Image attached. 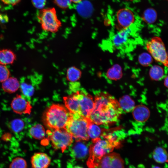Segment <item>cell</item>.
Returning a JSON list of instances; mask_svg holds the SVG:
<instances>
[{"instance_id":"obj_1","label":"cell","mask_w":168,"mask_h":168,"mask_svg":"<svg viewBox=\"0 0 168 168\" xmlns=\"http://www.w3.org/2000/svg\"><path fill=\"white\" fill-rule=\"evenodd\" d=\"M94 101V108L89 118L97 125L114 123L123 112L118 101L107 92H98Z\"/></svg>"},{"instance_id":"obj_2","label":"cell","mask_w":168,"mask_h":168,"mask_svg":"<svg viewBox=\"0 0 168 168\" xmlns=\"http://www.w3.org/2000/svg\"><path fill=\"white\" fill-rule=\"evenodd\" d=\"M130 27L119 31L105 40L103 47L110 51H117L121 54L132 51L139 44V38Z\"/></svg>"},{"instance_id":"obj_3","label":"cell","mask_w":168,"mask_h":168,"mask_svg":"<svg viewBox=\"0 0 168 168\" xmlns=\"http://www.w3.org/2000/svg\"><path fill=\"white\" fill-rule=\"evenodd\" d=\"M71 114L63 105L54 104L46 110L43 120L45 124L52 130L64 128Z\"/></svg>"},{"instance_id":"obj_4","label":"cell","mask_w":168,"mask_h":168,"mask_svg":"<svg viewBox=\"0 0 168 168\" xmlns=\"http://www.w3.org/2000/svg\"><path fill=\"white\" fill-rule=\"evenodd\" d=\"M90 121L89 118L71 113L64 129L76 141H87L89 139L87 129Z\"/></svg>"},{"instance_id":"obj_5","label":"cell","mask_w":168,"mask_h":168,"mask_svg":"<svg viewBox=\"0 0 168 168\" xmlns=\"http://www.w3.org/2000/svg\"><path fill=\"white\" fill-rule=\"evenodd\" d=\"M92 140L89 149V157L87 164L90 168L96 166L100 160L105 155L111 152L114 144L110 140L102 137Z\"/></svg>"},{"instance_id":"obj_6","label":"cell","mask_w":168,"mask_h":168,"mask_svg":"<svg viewBox=\"0 0 168 168\" xmlns=\"http://www.w3.org/2000/svg\"><path fill=\"white\" fill-rule=\"evenodd\" d=\"M36 16L41 29L45 32L55 33L62 26V22L58 19L54 7L39 10Z\"/></svg>"},{"instance_id":"obj_7","label":"cell","mask_w":168,"mask_h":168,"mask_svg":"<svg viewBox=\"0 0 168 168\" xmlns=\"http://www.w3.org/2000/svg\"><path fill=\"white\" fill-rule=\"evenodd\" d=\"M47 134L55 149L60 150L62 152L70 146L73 141V137L64 128L47 130Z\"/></svg>"},{"instance_id":"obj_8","label":"cell","mask_w":168,"mask_h":168,"mask_svg":"<svg viewBox=\"0 0 168 168\" xmlns=\"http://www.w3.org/2000/svg\"><path fill=\"white\" fill-rule=\"evenodd\" d=\"M146 47L148 52L156 61L168 67V55L161 39L155 37L147 42Z\"/></svg>"},{"instance_id":"obj_9","label":"cell","mask_w":168,"mask_h":168,"mask_svg":"<svg viewBox=\"0 0 168 168\" xmlns=\"http://www.w3.org/2000/svg\"><path fill=\"white\" fill-rule=\"evenodd\" d=\"M96 167L97 168H124V163L119 154L111 152L104 156Z\"/></svg>"},{"instance_id":"obj_10","label":"cell","mask_w":168,"mask_h":168,"mask_svg":"<svg viewBox=\"0 0 168 168\" xmlns=\"http://www.w3.org/2000/svg\"><path fill=\"white\" fill-rule=\"evenodd\" d=\"M80 112L79 114L89 118L94 106V101L92 96L87 92L79 91Z\"/></svg>"},{"instance_id":"obj_11","label":"cell","mask_w":168,"mask_h":168,"mask_svg":"<svg viewBox=\"0 0 168 168\" xmlns=\"http://www.w3.org/2000/svg\"><path fill=\"white\" fill-rule=\"evenodd\" d=\"M117 28L119 30L130 27L133 23L135 17L133 12L126 8L119 10L116 14Z\"/></svg>"},{"instance_id":"obj_12","label":"cell","mask_w":168,"mask_h":168,"mask_svg":"<svg viewBox=\"0 0 168 168\" xmlns=\"http://www.w3.org/2000/svg\"><path fill=\"white\" fill-rule=\"evenodd\" d=\"M11 106L13 111L19 114H30L32 108L30 102L19 94L13 98Z\"/></svg>"},{"instance_id":"obj_13","label":"cell","mask_w":168,"mask_h":168,"mask_svg":"<svg viewBox=\"0 0 168 168\" xmlns=\"http://www.w3.org/2000/svg\"><path fill=\"white\" fill-rule=\"evenodd\" d=\"M63 100L65 107L70 113L79 114V91L70 96L64 97Z\"/></svg>"},{"instance_id":"obj_14","label":"cell","mask_w":168,"mask_h":168,"mask_svg":"<svg viewBox=\"0 0 168 168\" xmlns=\"http://www.w3.org/2000/svg\"><path fill=\"white\" fill-rule=\"evenodd\" d=\"M33 168H47L51 162V159L46 154L42 152L35 153L31 158Z\"/></svg>"},{"instance_id":"obj_15","label":"cell","mask_w":168,"mask_h":168,"mask_svg":"<svg viewBox=\"0 0 168 168\" xmlns=\"http://www.w3.org/2000/svg\"><path fill=\"white\" fill-rule=\"evenodd\" d=\"M82 141H76L73 145L71 153L72 157L77 159L85 158L89 152L87 146L82 142Z\"/></svg>"},{"instance_id":"obj_16","label":"cell","mask_w":168,"mask_h":168,"mask_svg":"<svg viewBox=\"0 0 168 168\" xmlns=\"http://www.w3.org/2000/svg\"><path fill=\"white\" fill-rule=\"evenodd\" d=\"M132 111L134 119L139 122H145L148 119L150 115L149 109L142 105L135 106Z\"/></svg>"},{"instance_id":"obj_17","label":"cell","mask_w":168,"mask_h":168,"mask_svg":"<svg viewBox=\"0 0 168 168\" xmlns=\"http://www.w3.org/2000/svg\"><path fill=\"white\" fill-rule=\"evenodd\" d=\"M20 84L15 77H9L2 82V87L3 90L7 93H12L16 91L19 88Z\"/></svg>"},{"instance_id":"obj_18","label":"cell","mask_w":168,"mask_h":168,"mask_svg":"<svg viewBox=\"0 0 168 168\" xmlns=\"http://www.w3.org/2000/svg\"><path fill=\"white\" fill-rule=\"evenodd\" d=\"M16 58L14 53L8 49L0 50V64L6 65L12 64Z\"/></svg>"},{"instance_id":"obj_19","label":"cell","mask_w":168,"mask_h":168,"mask_svg":"<svg viewBox=\"0 0 168 168\" xmlns=\"http://www.w3.org/2000/svg\"><path fill=\"white\" fill-rule=\"evenodd\" d=\"M82 76V71L75 66H70L66 70V78L67 81L70 83L77 82Z\"/></svg>"},{"instance_id":"obj_20","label":"cell","mask_w":168,"mask_h":168,"mask_svg":"<svg viewBox=\"0 0 168 168\" xmlns=\"http://www.w3.org/2000/svg\"><path fill=\"white\" fill-rule=\"evenodd\" d=\"M118 102L123 112H130L135 107L134 101L128 95H125L120 98Z\"/></svg>"},{"instance_id":"obj_21","label":"cell","mask_w":168,"mask_h":168,"mask_svg":"<svg viewBox=\"0 0 168 168\" xmlns=\"http://www.w3.org/2000/svg\"><path fill=\"white\" fill-rule=\"evenodd\" d=\"M98 125L90 121L88 125L87 133L92 140L98 138L103 134L105 129H103Z\"/></svg>"},{"instance_id":"obj_22","label":"cell","mask_w":168,"mask_h":168,"mask_svg":"<svg viewBox=\"0 0 168 168\" xmlns=\"http://www.w3.org/2000/svg\"><path fill=\"white\" fill-rule=\"evenodd\" d=\"M152 156L155 161L159 163L166 162L168 159V154L166 150L160 147H156L154 150Z\"/></svg>"},{"instance_id":"obj_23","label":"cell","mask_w":168,"mask_h":168,"mask_svg":"<svg viewBox=\"0 0 168 168\" xmlns=\"http://www.w3.org/2000/svg\"><path fill=\"white\" fill-rule=\"evenodd\" d=\"M30 135L36 139H41L45 135V129L43 126L40 124H37L31 127L29 130Z\"/></svg>"},{"instance_id":"obj_24","label":"cell","mask_w":168,"mask_h":168,"mask_svg":"<svg viewBox=\"0 0 168 168\" xmlns=\"http://www.w3.org/2000/svg\"><path fill=\"white\" fill-rule=\"evenodd\" d=\"M149 75L151 78L155 81H159L164 77V71L163 68L158 65L152 66L149 71Z\"/></svg>"},{"instance_id":"obj_25","label":"cell","mask_w":168,"mask_h":168,"mask_svg":"<svg viewBox=\"0 0 168 168\" xmlns=\"http://www.w3.org/2000/svg\"><path fill=\"white\" fill-rule=\"evenodd\" d=\"M157 17L156 11L154 9L150 8L144 11L143 14L142 18L147 23L152 24L156 21Z\"/></svg>"},{"instance_id":"obj_26","label":"cell","mask_w":168,"mask_h":168,"mask_svg":"<svg viewBox=\"0 0 168 168\" xmlns=\"http://www.w3.org/2000/svg\"><path fill=\"white\" fill-rule=\"evenodd\" d=\"M9 127L11 130L15 133H18L22 130L25 127L23 121L20 119L12 120L10 123Z\"/></svg>"},{"instance_id":"obj_27","label":"cell","mask_w":168,"mask_h":168,"mask_svg":"<svg viewBox=\"0 0 168 168\" xmlns=\"http://www.w3.org/2000/svg\"><path fill=\"white\" fill-rule=\"evenodd\" d=\"M20 90L22 94L27 97H30L33 95L34 88L31 84L23 82L20 85Z\"/></svg>"},{"instance_id":"obj_28","label":"cell","mask_w":168,"mask_h":168,"mask_svg":"<svg viewBox=\"0 0 168 168\" xmlns=\"http://www.w3.org/2000/svg\"><path fill=\"white\" fill-rule=\"evenodd\" d=\"M9 167L10 168H26L27 163L24 159L17 157L13 160Z\"/></svg>"},{"instance_id":"obj_29","label":"cell","mask_w":168,"mask_h":168,"mask_svg":"<svg viewBox=\"0 0 168 168\" xmlns=\"http://www.w3.org/2000/svg\"><path fill=\"white\" fill-rule=\"evenodd\" d=\"M140 63L144 66H148L152 62V56L149 54L143 53L140 55L139 58Z\"/></svg>"},{"instance_id":"obj_30","label":"cell","mask_w":168,"mask_h":168,"mask_svg":"<svg viewBox=\"0 0 168 168\" xmlns=\"http://www.w3.org/2000/svg\"><path fill=\"white\" fill-rule=\"evenodd\" d=\"M10 76V71L4 65L0 64V82H3Z\"/></svg>"},{"instance_id":"obj_31","label":"cell","mask_w":168,"mask_h":168,"mask_svg":"<svg viewBox=\"0 0 168 168\" xmlns=\"http://www.w3.org/2000/svg\"><path fill=\"white\" fill-rule=\"evenodd\" d=\"M53 2L57 6L63 9L68 8L72 2L71 0H53Z\"/></svg>"},{"instance_id":"obj_32","label":"cell","mask_w":168,"mask_h":168,"mask_svg":"<svg viewBox=\"0 0 168 168\" xmlns=\"http://www.w3.org/2000/svg\"><path fill=\"white\" fill-rule=\"evenodd\" d=\"M32 5L35 8L40 10L44 8L47 0H31Z\"/></svg>"},{"instance_id":"obj_33","label":"cell","mask_w":168,"mask_h":168,"mask_svg":"<svg viewBox=\"0 0 168 168\" xmlns=\"http://www.w3.org/2000/svg\"><path fill=\"white\" fill-rule=\"evenodd\" d=\"M21 0H1L4 4L7 5H15L18 3Z\"/></svg>"},{"instance_id":"obj_34","label":"cell","mask_w":168,"mask_h":168,"mask_svg":"<svg viewBox=\"0 0 168 168\" xmlns=\"http://www.w3.org/2000/svg\"><path fill=\"white\" fill-rule=\"evenodd\" d=\"M8 21L9 18L7 15L0 13V22L5 23L7 22Z\"/></svg>"},{"instance_id":"obj_35","label":"cell","mask_w":168,"mask_h":168,"mask_svg":"<svg viewBox=\"0 0 168 168\" xmlns=\"http://www.w3.org/2000/svg\"><path fill=\"white\" fill-rule=\"evenodd\" d=\"M164 85L166 87L168 88V75L166 76L165 78Z\"/></svg>"},{"instance_id":"obj_36","label":"cell","mask_w":168,"mask_h":168,"mask_svg":"<svg viewBox=\"0 0 168 168\" xmlns=\"http://www.w3.org/2000/svg\"><path fill=\"white\" fill-rule=\"evenodd\" d=\"M83 0H71L72 2L74 3H79L81 2Z\"/></svg>"},{"instance_id":"obj_37","label":"cell","mask_w":168,"mask_h":168,"mask_svg":"<svg viewBox=\"0 0 168 168\" xmlns=\"http://www.w3.org/2000/svg\"><path fill=\"white\" fill-rule=\"evenodd\" d=\"M73 168H84L82 167H81L79 166H76L74 167Z\"/></svg>"},{"instance_id":"obj_38","label":"cell","mask_w":168,"mask_h":168,"mask_svg":"<svg viewBox=\"0 0 168 168\" xmlns=\"http://www.w3.org/2000/svg\"><path fill=\"white\" fill-rule=\"evenodd\" d=\"M152 168H161L160 167L157 166H154L152 167Z\"/></svg>"},{"instance_id":"obj_39","label":"cell","mask_w":168,"mask_h":168,"mask_svg":"<svg viewBox=\"0 0 168 168\" xmlns=\"http://www.w3.org/2000/svg\"><path fill=\"white\" fill-rule=\"evenodd\" d=\"M126 0L132 1H133V0Z\"/></svg>"},{"instance_id":"obj_40","label":"cell","mask_w":168,"mask_h":168,"mask_svg":"<svg viewBox=\"0 0 168 168\" xmlns=\"http://www.w3.org/2000/svg\"><path fill=\"white\" fill-rule=\"evenodd\" d=\"M166 162H167V163H168V160H167V161Z\"/></svg>"},{"instance_id":"obj_41","label":"cell","mask_w":168,"mask_h":168,"mask_svg":"<svg viewBox=\"0 0 168 168\" xmlns=\"http://www.w3.org/2000/svg\"></svg>"}]
</instances>
